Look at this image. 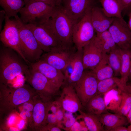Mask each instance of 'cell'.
Masks as SVG:
<instances>
[{
    "label": "cell",
    "instance_id": "cell-46",
    "mask_svg": "<svg viewBox=\"0 0 131 131\" xmlns=\"http://www.w3.org/2000/svg\"><path fill=\"white\" fill-rule=\"evenodd\" d=\"M32 0H24L25 2V5H26L29 3Z\"/></svg>",
    "mask_w": 131,
    "mask_h": 131
},
{
    "label": "cell",
    "instance_id": "cell-15",
    "mask_svg": "<svg viewBox=\"0 0 131 131\" xmlns=\"http://www.w3.org/2000/svg\"><path fill=\"white\" fill-rule=\"evenodd\" d=\"M64 84L65 85L57 100L65 111L73 113L82 111L83 106L74 86L68 83Z\"/></svg>",
    "mask_w": 131,
    "mask_h": 131
},
{
    "label": "cell",
    "instance_id": "cell-8",
    "mask_svg": "<svg viewBox=\"0 0 131 131\" xmlns=\"http://www.w3.org/2000/svg\"><path fill=\"white\" fill-rule=\"evenodd\" d=\"M25 79L38 95L44 98L52 99L60 89L41 73L31 68Z\"/></svg>",
    "mask_w": 131,
    "mask_h": 131
},
{
    "label": "cell",
    "instance_id": "cell-5",
    "mask_svg": "<svg viewBox=\"0 0 131 131\" xmlns=\"http://www.w3.org/2000/svg\"><path fill=\"white\" fill-rule=\"evenodd\" d=\"M55 7L41 1L31 2L21 9L20 17L24 24L41 25L49 19Z\"/></svg>",
    "mask_w": 131,
    "mask_h": 131
},
{
    "label": "cell",
    "instance_id": "cell-14",
    "mask_svg": "<svg viewBox=\"0 0 131 131\" xmlns=\"http://www.w3.org/2000/svg\"><path fill=\"white\" fill-rule=\"evenodd\" d=\"M62 3L64 11L75 23L94 6L93 0H63Z\"/></svg>",
    "mask_w": 131,
    "mask_h": 131
},
{
    "label": "cell",
    "instance_id": "cell-1",
    "mask_svg": "<svg viewBox=\"0 0 131 131\" xmlns=\"http://www.w3.org/2000/svg\"><path fill=\"white\" fill-rule=\"evenodd\" d=\"M13 49L2 44L0 49V84L17 87L24 83L30 69Z\"/></svg>",
    "mask_w": 131,
    "mask_h": 131
},
{
    "label": "cell",
    "instance_id": "cell-29",
    "mask_svg": "<svg viewBox=\"0 0 131 131\" xmlns=\"http://www.w3.org/2000/svg\"><path fill=\"white\" fill-rule=\"evenodd\" d=\"M109 63L116 76L120 74L122 65L121 49L118 46L108 54Z\"/></svg>",
    "mask_w": 131,
    "mask_h": 131
},
{
    "label": "cell",
    "instance_id": "cell-16",
    "mask_svg": "<svg viewBox=\"0 0 131 131\" xmlns=\"http://www.w3.org/2000/svg\"><path fill=\"white\" fill-rule=\"evenodd\" d=\"M29 66L31 68L41 73L59 88L64 84L65 77L63 72L45 61L40 59Z\"/></svg>",
    "mask_w": 131,
    "mask_h": 131
},
{
    "label": "cell",
    "instance_id": "cell-26",
    "mask_svg": "<svg viewBox=\"0 0 131 131\" xmlns=\"http://www.w3.org/2000/svg\"><path fill=\"white\" fill-rule=\"evenodd\" d=\"M105 14L109 17L122 18V7L117 0H99Z\"/></svg>",
    "mask_w": 131,
    "mask_h": 131
},
{
    "label": "cell",
    "instance_id": "cell-3",
    "mask_svg": "<svg viewBox=\"0 0 131 131\" xmlns=\"http://www.w3.org/2000/svg\"><path fill=\"white\" fill-rule=\"evenodd\" d=\"M75 23L64 11L61 5L55 6L49 19L41 24L48 28L60 45L73 46L72 35Z\"/></svg>",
    "mask_w": 131,
    "mask_h": 131
},
{
    "label": "cell",
    "instance_id": "cell-10",
    "mask_svg": "<svg viewBox=\"0 0 131 131\" xmlns=\"http://www.w3.org/2000/svg\"><path fill=\"white\" fill-rule=\"evenodd\" d=\"M5 21L4 28L0 32V41L4 46L16 52L29 65L21 51L19 31L16 21L15 19H10L6 15Z\"/></svg>",
    "mask_w": 131,
    "mask_h": 131
},
{
    "label": "cell",
    "instance_id": "cell-30",
    "mask_svg": "<svg viewBox=\"0 0 131 131\" xmlns=\"http://www.w3.org/2000/svg\"><path fill=\"white\" fill-rule=\"evenodd\" d=\"M121 101L116 113L126 116L131 108V94L127 91L121 92Z\"/></svg>",
    "mask_w": 131,
    "mask_h": 131
},
{
    "label": "cell",
    "instance_id": "cell-4",
    "mask_svg": "<svg viewBox=\"0 0 131 131\" xmlns=\"http://www.w3.org/2000/svg\"><path fill=\"white\" fill-rule=\"evenodd\" d=\"M15 17L19 30L21 51L29 65L39 60L44 52L31 31L18 15Z\"/></svg>",
    "mask_w": 131,
    "mask_h": 131
},
{
    "label": "cell",
    "instance_id": "cell-37",
    "mask_svg": "<svg viewBox=\"0 0 131 131\" xmlns=\"http://www.w3.org/2000/svg\"><path fill=\"white\" fill-rule=\"evenodd\" d=\"M87 127H83L81 124L76 121L71 127L69 131H88Z\"/></svg>",
    "mask_w": 131,
    "mask_h": 131
},
{
    "label": "cell",
    "instance_id": "cell-13",
    "mask_svg": "<svg viewBox=\"0 0 131 131\" xmlns=\"http://www.w3.org/2000/svg\"><path fill=\"white\" fill-rule=\"evenodd\" d=\"M25 24L33 33L39 46L44 52H49L52 48L60 45L54 35L43 25Z\"/></svg>",
    "mask_w": 131,
    "mask_h": 131
},
{
    "label": "cell",
    "instance_id": "cell-39",
    "mask_svg": "<svg viewBox=\"0 0 131 131\" xmlns=\"http://www.w3.org/2000/svg\"><path fill=\"white\" fill-rule=\"evenodd\" d=\"M6 16V13L3 9L0 11V32L2 31V25L3 22L5 20Z\"/></svg>",
    "mask_w": 131,
    "mask_h": 131
},
{
    "label": "cell",
    "instance_id": "cell-44",
    "mask_svg": "<svg viewBox=\"0 0 131 131\" xmlns=\"http://www.w3.org/2000/svg\"><path fill=\"white\" fill-rule=\"evenodd\" d=\"M63 0H57L56 6L60 5Z\"/></svg>",
    "mask_w": 131,
    "mask_h": 131
},
{
    "label": "cell",
    "instance_id": "cell-42",
    "mask_svg": "<svg viewBox=\"0 0 131 131\" xmlns=\"http://www.w3.org/2000/svg\"><path fill=\"white\" fill-rule=\"evenodd\" d=\"M126 89L127 91L131 94V82H127L126 84Z\"/></svg>",
    "mask_w": 131,
    "mask_h": 131
},
{
    "label": "cell",
    "instance_id": "cell-43",
    "mask_svg": "<svg viewBox=\"0 0 131 131\" xmlns=\"http://www.w3.org/2000/svg\"><path fill=\"white\" fill-rule=\"evenodd\" d=\"M128 24L129 28L131 30V12H130L129 15V19Z\"/></svg>",
    "mask_w": 131,
    "mask_h": 131
},
{
    "label": "cell",
    "instance_id": "cell-6",
    "mask_svg": "<svg viewBox=\"0 0 131 131\" xmlns=\"http://www.w3.org/2000/svg\"><path fill=\"white\" fill-rule=\"evenodd\" d=\"M77 51L74 46H66L60 45L43 54L40 59L63 72L66 67L74 59Z\"/></svg>",
    "mask_w": 131,
    "mask_h": 131
},
{
    "label": "cell",
    "instance_id": "cell-34",
    "mask_svg": "<svg viewBox=\"0 0 131 131\" xmlns=\"http://www.w3.org/2000/svg\"><path fill=\"white\" fill-rule=\"evenodd\" d=\"M121 5L122 12L131 9V0H117Z\"/></svg>",
    "mask_w": 131,
    "mask_h": 131
},
{
    "label": "cell",
    "instance_id": "cell-33",
    "mask_svg": "<svg viewBox=\"0 0 131 131\" xmlns=\"http://www.w3.org/2000/svg\"><path fill=\"white\" fill-rule=\"evenodd\" d=\"M65 112L61 106L58 108L55 114L58 125L61 128Z\"/></svg>",
    "mask_w": 131,
    "mask_h": 131
},
{
    "label": "cell",
    "instance_id": "cell-40",
    "mask_svg": "<svg viewBox=\"0 0 131 131\" xmlns=\"http://www.w3.org/2000/svg\"><path fill=\"white\" fill-rule=\"evenodd\" d=\"M109 131H128V130L127 128L123 126H120L111 129Z\"/></svg>",
    "mask_w": 131,
    "mask_h": 131
},
{
    "label": "cell",
    "instance_id": "cell-12",
    "mask_svg": "<svg viewBox=\"0 0 131 131\" xmlns=\"http://www.w3.org/2000/svg\"><path fill=\"white\" fill-rule=\"evenodd\" d=\"M108 30L119 48L121 49L131 48V30L123 17H114Z\"/></svg>",
    "mask_w": 131,
    "mask_h": 131
},
{
    "label": "cell",
    "instance_id": "cell-41",
    "mask_svg": "<svg viewBox=\"0 0 131 131\" xmlns=\"http://www.w3.org/2000/svg\"><path fill=\"white\" fill-rule=\"evenodd\" d=\"M128 122L131 123V108L126 116Z\"/></svg>",
    "mask_w": 131,
    "mask_h": 131
},
{
    "label": "cell",
    "instance_id": "cell-32",
    "mask_svg": "<svg viewBox=\"0 0 131 131\" xmlns=\"http://www.w3.org/2000/svg\"><path fill=\"white\" fill-rule=\"evenodd\" d=\"M74 57L73 59L67 66L63 71V73L65 77L64 82L68 79L72 74L74 70Z\"/></svg>",
    "mask_w": 131,
    "mask_h": 131
},
{
    "label": "cell",
    "instance_id": "cell-7",
    "mask_svg": "<svg viewBox=\"0 0 131 131\" xmlns=\"http://www.w3.org/2000/svg\"><path fill=\"white\" fill-rule=\"evenodd\" d=\"M91 8L89 9L79 21L75 24L74 27L72 41L78 51L82 50L84 47L95 36V32L91 19Z\"/></svg>",
    "mask_w": 131,
    "mask_h": 131
},
{
    "label": "cell",
    "instance_id": "cell-38",
    "mask_svg": "<svg viewBox=\"0 0 131 131\" xmlns=\"http://www.w3.org/2000/svg\"><path fill=\"white\" fill-rule=\"evenodd\" d=\"M57 1V0H32L30 2L36 1H39L44 2L55 7L56 6Z\"/></svg>",
    "mask_w": 131,
    "mask_h": 131
},
{
    "label": "cell",
    "instance_id": "cell-21",
    "mask_svg": "<svg viewBox=\"0 0 131 131\" xmlns=\"http://www.w3.org/2000/svg\"><path fill=\"white\" fill-rule=\"evenodd\" d=\"M98 81L113 77V71L108 61V54H103L98 65L90 70Z\"/></svg>",
    "mask_w": 131,
    "mask_h": 131
},
{
    "label": "cell",
    "instance_id": "cell-20",
    "mask_svg": "<svg viewBox=\"0 0 131 131\" xmlns=\"http://www.w3.org/2000/svg\"><path fill=\"white\" fill-rule=\"evenodd\" d=\"M117 88L121 92L127 91L126 85H124L120 79L113 77L98 81L96 94H105L110 91Z\"/></svg>",
    "mask_w": 131,
    "mask_h": 131
},
{
    "label": "cell",
    "instance_id": "cell-28",
    "mask_svg": "<svg viewBox=\"0 0 131 131\" xmlns=\"http://www.w3.org/2000/svg\"><path fill=\"white\" fill-rule=\"evenodd\" d=\"M121 49L122 65L120 74L121 81L126 85L128 77L131 67V48Z\"/></svg>",
    "mask_w": 131,
    "mask_h": 131
},
{
    "label": "cell",
    "instance_id": "cell-24",
    "mask_svg": "<svg viewBox=\"0 0 131 131\" xmlns=\"http://www.w3.org/2000/svg\"><path fill=\"white\" fill-rule=\"evenodd\" d=\"M104 95L96 94L89 101L85 107L87 113L100 115L105 112L106 109Z\"/></svg>",
    "mask_w": 131,
    "mask_h": 131
},
{
    "label": "cell",
    "instance_id": "cell-2",
    "mask_svg": "<svg viewBox=\"0 0 131 131\" xmlns=\"http://www.w3.org/2000/svg\"><path fill=\"white\" fill-rule=\"evenodd\" d=\"M37 95L29 84L14 87L0 84V115L11 114L17 106L32 100Z\"/></svg>",
    "mask_w": 131,
    "mask_h": 131
},
{
    "label": "cell",
    "instance_id": "cell-31",
    "mask_svg": "<svg viewBox=\"0 0 131 131\" xmlns=\"http://www.w3.org/2000/svg\"><path fill=\"white\" fill-rule=\"evenodd\" d=\"M68 113H65L62 122V125L63 124L64 126L62 129L66 131H69L71 127L76 121L73 116L72 113L68 112Z\"/></svg>",
    "mask_w": 131,
    "mask_h": 131
},
{
    "label": "cell",
    "instance_id": "cell-27",
    "mask_svg": "<svg viewBox=\"0 0 131 131\" xmlns=\"http://www.w3.org/2000/svg\"><path fill=\"white\" fill-rule=\"evenodd\" d=\"M0 5L6 15L10 18L15 17L25 5L24 0H0Z\"/></svg>",
    "mask_w": 131,
    "mask_h": 131
},
{
    "label": "cell",
    "instance_id": "cell-35",
    "mask_svg": "<svg viewBox=\"0 0 131 131\" xmlns=\"http://www.w3.org/2000/svg\"><path fill=\"white\" fill-rule=\"evenodd\" d=\"M46 124H50L58 126L55 114L52 113L51 114H49V113L46 122Z\"/></svg>",
    "mask_w": 131,
    "mask_h": 131
},
{
    "label": "cell",
    "instance_id": "cell-9",
    "mask_svg": "<svg viewBox=\"0 0 131 131\" xmlns=\"http://www.w3.org/2000/svg\"><path fill=\"white\" fill-rule=\"evenodd\" d=\"M33 108L29 126L33 131H40L46 124L52 99L44 98L37 95L33 99Z\"/></svg>",
    "mask_w": 131,
    "mask_h": 131
},
{
    "label": "cell",
    "instance_id": "cell-36",
    "mask_svg": "<svg viewBox=\"0 0 131 131\" xmlns=\"http://www.w3.org/2000/svg\"><path fill=\"white\" fill-rule=\"evenodd\" d=\"M61 128L57 125L46 124L43 127L40 131H61Z\"/></svg>",
    "mask_w": 131,
    "mask_h": 131
},
{
    "label": "cell",
    "instance_id": "cell-23",
    "mask_svg": "<svg viewBox=\"0 0 131 131\" xmlns=\"http://www.w3.org/2000/svg\"><path fill=\"white\" fill-rule=\"evenodd\" d=\"M80 114L77 118H81L90 131H105L100 115H96L82 111L79 112Z\"/></svg>",
    "mask_w": 131,
    "mask_h": 131
},
{
    "label": "cell",
    "instance_id": "cell-18",
    "mask_svg": "<svg viewBox=\"0 0 131 131\" xmlns=\"http://www.w3.org/2000/svg\"><path fill=\"white\" fill-rule=\"evenodd\" d=\"M90 17L92 24L96 34L108 30L114 19V17L107 16L102 8L95 6L91 9Z\"/></svg>",
    "mask_w": 131,
    "mask_h": 131
},
{
    "label": "cell",
    "instance_id": "cell-22",
    "mask_svg": "<svg viewBox=\"0 0 131 131\" xmlns=\"http://www.w3.org/2000/svg\"><path fill=\"white\" fill-rule=\"evenodd\" d=\"M102 122L105 131H109L116 127L124 126L128 122L126 116L118 114L105 112L100 115Z\"/></svg>",
    "mask_w": 131,
    "mask_h": 131
},
{
    "label": "cell",
    "instance_id": "cell-11",
    "mask_svg": "<svg viewBox=\"0 0 131 131\" xmlns=\"http://www.w3.org/2000/svg\"><path fill=\"white\" fill-rule=\"evenodd\" d=\"M98 82L91 71H84L81 78L73 85L83 107L96 95Z\"/></svg>",
    "mask_w": 131,
    "mask_h": 131
},
{
    "label": "cell",
    "instance_id": "cell-17",
    "mask_svg": "<svg viewBox=\"0 0 131 131\" xmlns=\"http://www.w3.org/2000/svg\"><path fill=\"white\" fill-rule=\"evenodd\" d=\"M93 38L82 49V59L84 70H92L99 64L102 57L103 54L96 45Z\"/></svg>",
    "mask_w": 131,
    "mask_h": 131
},
{
    "label": "cell",
    "instance_id": "cell-25",
    "mask_svg": "<svg viewBox=\"0 0 131 131\" xmlns=\"http://www.w3.org/2000/svg\"><path fill=\"white\" fill-rule=\"evenodd\" d=\"M74 66L73 72L65 83L73 86L81 78L84 71L82 59V50H77L74 57Z\"/></svg>",
    "mask_w": 131,
    "mask_h": 131
},
{
    "label": "cell",
    "instance_id": "cell-45",
    "mask_svg": "<svg viewBox=\"0 0 131 131\" xmlns=\"http://www.w3.org/2000/svg\"><path fill=\"white\" fill-rule=\"evenodd\" d=\"M131 82V67L130 69L128 77V80Z\"/></svg>",
    "mask_w": 131,
    "mask_h": 131
},
{
    "label": "cell",
    "instance_id": "cell-19",
    "mask_svg": "<svg viewBox=\"0 0 131 131\" xmlns=\"http://www.w3.org/2000/svg\"><path fill=\"white\" fill-rule=\"evenodd\" d=\"M93 39L96 45L103 54H108L118 47L108 30L96 34Z\"/></svg>",
    "mask_w": 131,
    "mask_h": 131
},
{
    "label": "cell",
    "instance_id": "cell-47",
    "mask_svg": "<svg viewBox=\"0 0 131 131\" xmlns=\"http://www.w3.org/2000/svg\"><path fill=\"white\" fill-rule=\"evenodd\" d=\"M128 131H131V123L127 128Z\"/></svg>",
    "mask_w": 131,
    "mask_h": 131
}]
</instances>
